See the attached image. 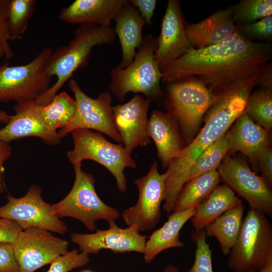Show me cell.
<instances>
[{
	"label": "cell",
	"mask_w": 272,
	"mask_h": 272,
	"mask_svg": "<svg viewBox=\"0 0 272 272\" xmlns=\"http://www.w3.org/2000/svg\"><path fill=\"white\" fill-rule=\"evenodd\" d=\"M272 58L271 43L248 41L237 31L218 43L193 48L160 67L161 82L193 76L216 97L232 84L261 71Z\"/></svg>",
	"instance_id": "1"
},
{
	"label": "cell",
	"mask_w": 272,
	"mask_h": 272,
	"mask_svg": "<svg viewBox=\"0 0 272 272\" xmlns=\"http://www.w3.org/2000/svg\"><path fill=\"white\" fill-rule=\"evenodd\" d=\"M261 72L238 81L215 97L203 117L200 131L170 163L165 176L164 211H173L179 193L189 172L200 155L228 131L237 118L245 112L247 99L257 85Z\"/></svg>",
	"instance_id": "2"
},
{
	"label": "cell",
	"mask_w": 272,
	"mask_h": 272,
	"mask_svg": "<svg viewBox=\"0 0 272 272\" xmlns=\"http://www.w3.org/2000/svg\"><path fill=\"white\" fill-rule=\"evenodd\" d=\"M116 37L114 29L110 26L80 25L66 45L53 51L47 61L46 71L52 78L55 76L56 81L35 102L41 106L48 104L74 73L87 64L94 47L111 44Z\"/></svg>",
	"instance_id": "3"
},
{
	"label": "cell",
	"mask_w": 272,
	"mask_h": 272,
	"mask_svg": "<svg viewBox=\"0 0 272 272\" xmlns=\"http://www.w3.org/2000/svg\"><path fill=\"white\" fill-rule=\"evenodd\" d=\"M157 46V37L146 35L133 61L125 68L117 66L110 71L109 89L119 102L129 92L143 94L151 101L162 98V73L154 58Z\"/></svg>",
	"instance_id": "4"
},
{
	"label": "cell",
	"mask_w": 272,
	"mask_h": 272,
	"mask_svg": "<svg viewBox=\"0 0 272 272\" xmlns=\"http://www.w3.org/2000/svg\"><path fill=\"white\" fill-rule=\"evenodd\" d=\"M214 98L212 91L193 76L168 83L165 107L176 121L187 142L196 135Z\"/></svg>",
	"instance_id": "5"
},
{
	"label": "cell",
	"mask_w": 272,
	"mask_h": 272,
	"mask_svg": "<svg viewBox=\"0 0 272 272\" xmlns=\"http://www.w3.org/2000/svg\"><path fill=\"white\" fill-rule=\"evenodd\" d=\"M229 254L228 267L237 272L259 271L272 261V226L265 214L247 212Z\"/></svg>",
	"instance_id": "6"
},
{
	"label": "cell",
	"mask_w": 272,
	"mask_h": 272,
	"mask_svg": "<svg viewBox=\"0 0 272 272\" xmlns=\"http://www.w3.org/2000/svg\"><path fill=\"white\" fill-rule=\"evenodd\" d=\"M75 179L67 195L51 205L52 214L58 218L71 217L83 223L90 231L97 230L99 220L108 222L119 218V211L104 202L98 195L93 175L83 171L81 163L74 165Z\"/></svg>",
	"instance_id": "7"
},
{
	"label": "cell",
	"mask_w": 272,
	"mask_h": 272,
	"mask_svg": "<svg viewBox=\"0 0 272 272\" xmlns=\"http://www.w3.org/2000/svg\"><path fill=\"white\" fill-rule=\"evenodd\" d=\"M71 133L74 148L66 157L72 164L86 160L96 162L113 175L119 190L124 192L127 187L124 170L126 167L135 168L137 164L123 144H113L101 133L88 129H76Z\"/></svg>",
	"instance_id": "8"
},
{
	"label": "cell",
	"mask_w": 272,
	"mask_h": 272,
	"mask_svg": "<svg viewBox=\"0 0 272 272\" xmlns=\"http://www.w3.org/2000/svg\"><path fill=\"white\" fill-rule=\"evenodd\" d=\"M52 52L51 47H46L26 64H0V102L34 101L46 92L52 78L46 65Z\"/></svg>",
	"instance_id": "9"
},
{
	"label": "cell",
	"mask_w": 272,
	"mask_h": 272,
	"mask_svg": "<svg viewBox=\"0 0 272 272\" xmlns=\"http://www.w3.org/2000/svg\"><path fill=\"white\" fill-rule=\"evenodd\" d=\"M69 87L75 96L76 111L73 120L58 132L62 139L78 129L95 130L108 135L118 143L121 137L114 123L112 97L109 92L101 93L96 98L86 94L76 80L71 79Z\"/></svg>",
	"instance_id": "10"
},
{
	"label": "cell",
	"mask_w": 272,
	"mask_h": 272,
	"mask_svg": "<svg viewBox=\"0 0 272 272\" xmlns=\"http://www.w3.org/2000/svg\"><path fill=\"white\" fill-rule=\"evenodd\" d=\"M217 170L220 180L244 198L251 209L271 217V188L245 161L226 155Z\"/></svg>",
	"instance_id": "11"
},
{
	"label": "cell",
	"mask_w": 272,
	"mask_h": 272,
	"mask_svg": "<svg viewBox=\"0 0 272 272\" xmlns=\"http://www.w3.org/2000/svg\"><path fill=\"white\" fill-rule=\"evenodd\" d=\"M158 166L157 162L153 163L145 176L134 180L139 191L138 201L121 214L125 223L128 227H134L139 232L153 229L161 218L165 176L159 173Z\"/></svg>",
	"instance_id": "12"
},
{
	"label": "cell",
	"mask_w": 272,
	"mask_h": 272,
	"mask_svg": "<svg viewBox=\"0 0 272 272\" xmlns=\"http://www.w3.org/2000/svg\"><path fill=\"white\" fill-rule=\"evenodd\" d=\"M8 202L0 207V217L15 221L23 230L37 227L63 234L67 231L65 223L51 213V205L42 197V189L36 185L30 186L23 197L11 194Z\"/></svg>",
	"instance_id": "13"
},
{
	"label": "cell",
	"mask_w": 272,
	"mask_h": 272,
	"mask_svg": "<svg viewBox=\"0 0 272 272\" xmlns=\"http://www.w3.org/2000/svg\"><path fill=\"white\" fill-rule=\"evenodd\" d=\"M13 246L20 272H34L66 253L69 242L49 231L31 227L21 232Z\"/></svg>",
	"instance_id": "14"
},
{
	"label": "cell",
	"mask_w": 272,
	"mask_h": 272,
	"mask_svg": "<svg viewBox=\"0 0 272 272\" xmlns=\"http://www.w3.org/2000/svg\"><path fill=\"white\" fill-rule=\"evenodd\" d=\"M109 228L97 230L94 233H72V241L79 245L80 250L87 254H97L102 249L114 253L137 252L144 253L147 237L139 233L133 226L121 228L115 221L108 222Z\"/></svg>",
	"instance_id": "15"
},
{
	"label": "cell",
	"mask_w": 272,
	"mask_h": 272,
	"mask_svg": "<svg viewBox=\"0 0 272 272\" xmlns=\"http://www.w3.org/2000/svg\"><path fill=\"white\" fill-rule=\"evenodd\" d=\"M185 22L180 2L169 0L154 53L159 67L193 48L185 32Z\"/></svg>",
	"instance_id": "16"
},
{
	"label": "cell",
	"mask_w": 272,
	"mask_h": 272,
	"mask_svg": "<svg viewBox=\"0 0 272 272\" xmlns=\"http://www.w3.org/2000/svg\"><path fill=\"white\" fill-rule=\"evenodd\" d=\"M151 101L135 94L127 102L112 106L113 118L127 151L150 143L147 132L148 112Z\"/></svg>",
	"instance_id": "17"
},
{
	"label": "cell",
	"mask_w": 272,
	"mask_h": 272,
	"mask_svg": "<svg viewBox=\"0 0 272 272\" xmlns=\"http://www.w3.org/2000/svg\"><path fill=\"white\" fill-rule=\"evenodd\" d=\"M40 106L35 100L16 103L15 114L0 129V141L9 143L22 138L35 137L49 146L59 144L61 138L57 131L44 123L40 115Z\"/></svg>",
	"instance_id": "18"
},
{
	"label": "cell",
	"mask_w": 272,
	"mask_h": 272,
	"mask_svg": "<svg viewBox=\"0 0 272 272\" xmlns=\"http://www.w3.org/2000/svg\"><path fill=\"white\" fill-rule=\"evenodd\" d=\"M128 0H76L61 9L59 19L70 24L110 26Z\"/></svg>",
	"instance_id": "19"
},
{
	"label": "cell",
	"mask_w": 272,
	"mask_h": 272,
	"mask_svg": "<svg viewBox=\"0 0 272 272\" xmlns=\"http://www.w3.org/2000/svg\"><path fill=\"white\" fill-rule=\"evenodd\" d=\"M186 35L194 49L216 44L237 32L232 6L217 10L196 23L185 22Z\"/></svg>",
	"instance_id": "20"
},
{
	"label": "cell",
	"mask_w": 272,
	"mask_h": 272,
	"mask_svg": "<svg viewBox=\"0 0 272 272\" xmlns=\"http://www.w3.org/2000/svg\"><path fill=\"white\" fill-rule=\"evenodd\" d=\"M231 127L226 132L229 151L243 153L257 169L259 152L263 148L270 146V132L255 123L245 112Z\"/></svg>",
	"instance_id": "21"
},
{
	"label": "cell",
	"mask_w": 272,
	"mask_h": 272,
	"mask_svg": "<svg viewBox=\"0 0 272 272\" xmlns=\"http://www.w3.org/2000/svg\"><path fill=\"white\" fill-rule=\"evenodd\" d=\"M147 132L156 145L163 167L167 168L184 148L176 121L168 113L154 110L148 119Z\"/></svg>",
	"instance_id": "22"
},
{
	"label": "cell",
	"mask_w": 272,
	"mask_h": 272,
	"mask_svg": "<svg viewBox=\"0 0 272 272\" xmlns=\"http://www.w3.org/2000/svg\"><path fill=\"white\" fill-rule=\"evenodd\" d=\"M114 20V31L122 51V59L117 66L123 69L133 61L136 49L143 42L142 30L146 22L138 11L128 2L119 11Z\"/></svg>",
	"instance_id": "23"
},
{
	"label": "cell",
	"mask_w": 272,
	"mask_h": 272,
	"mask_svg": "<svg viewBox=\"0 0 272 272\" xmlns=\"http://www.w3.org/2000/svg\"><path fill=\"white\" fill-rule=\"evenodd\" d=\"M197 207L173 212L159 229L154 231L146 241L144 259L147 263L152 261L162 251L171 248L181 247L179 233L185 224L194 215Z\"/></svg>",
	"instance_id": "24"
},
{
	"label": "cell",
	"mask_w": 272,
	"mask_h": 272,
	"mask_svg": "<svg viewBox=\"0 0 272 272\" xmlns=\"http://www.w3.org/2000/svg\"><path fill=\"white\" fill-rule=\"evenodd\" d=\"M242 202L225 184L218 185L197 207L190 219L195 230L204 229L229 209Z\"/></svg>",
	"instance_id": "25"
},
{
	"label": "cell",
	"mask_w": 272,
	"mask_h": 272,
	"mask_svg": "<svg viewBox=\"0 0 272 272\" xmlns=\"http://www.w3.org/2000/svg\"><path fill=\"white\" fill-rule=\"evenodd\" d=\"M242 202L229 209L205 229L206 236L218 241L223 254L228 255L236 243L242 223Z\"/></svg>",
	"instance_id": "26"
},
{
	"label": "cell",
	"mask_w": 272,
	"mask_h": 272,
	"mask_svg": "<svg viewBox=\"0 0 272 272\" xmlns=\"http://www.w3.org/2000/svg\"><path fill=\"white\" fill-rule=\"evenodd\" d=\"M220 178L217 169H213L186 182L181 189L173 212L197 207L219 185Z\"/></svg>",
	"instance_id": "27"
},
{
	"label": "cell",
	"mask_w": 272,
	"mask_h": 272,
	"mask_svg": "<svg viewBox=\"0 0 272 272\" xmlns=\"http://www.w3.org/2000/svg\"><path fill=\"white\" fill-rule=\"evenodd\" d=\"M76 111V104L65 92L56 94L47 104L40 106V115L44 123L51 129L67 125L73 119Z\"/></svg>",
	"instance_id": "28"
},
{
	"label": "cell",
	"mask_w": 272,
	"mask_h": 272,
	"mask_svg": "<svg viewBox=\"0 0 272 272\" xmlns=\"http://www.w3.org/2000/svg\"><path fill=\"white\" fill-rule=\"evenodd\" d=\"M245 112L257 124L270 132L272 128V90L260 88L251 93Z\"/></svg>",
	"instance_id": "29"
},
{
	"label": "cell",
	"mask_w": 272,
	"mask_h": 272,
	"mask_svg": "<svg viewBox=\"0 0 272 272\" xmlns=\"http://www.w3.org/2000/svg\"><path fill=\"white\" fill-rule=\"evenodd\" d=\"M35 8L34 0H9L7 21L10 40L21 38Z\"/></svg>",
	"instance_id": "30"
},
{
	"label": "cell",
	"mask_w": 272,
	"mask_h": 272,
	"mask_svg": "<svg viewBox=\"0 0 272 272\" xmlns=\"http://www.w3.org/2000/svg\"><path fill=\"white\" fill-rule=\"evenodd\" d=\"M229 151V141L226 133L200 155L192 167L186 182L211 170L217 169Z\"/></svg>",
	"instance_id": "31"
},
{
	"label": "cell",
	"mask_w": 272,
	"mask_h": 272,
	"mask_svg": "<svg viewBox=\"0 0 272 272\" xmlns=\"http://www.w3.org/2000/svg\"><path fill=\"white\" fill-rule=\"evenodd\" d=\"M232 8L235 25H245L272 15V1L243 0Z\"/></svg>",
	"instance_id": "32"
},
{
	"label": "cell",
	"mask_w": 272,
	"mask_h": 272,
	"mask_svg": "<svg viewBox=\"0 0 272 272\" xmlns=\"http://www.w3.org/2000/svg\"><path fill=\"white\" fill-rule=\"evenodd\" d=\"M204 229L195 230L191 235V239L196 244L194 262L186 272H213L212 250L207 242Z\"/></svg>",
	"instance_id": "33"
},
{
	"label": "cell",
	"mask_w": 272,
	"mask_h": 272,
	"mask_svg": "<svg viewBox=\"0 0 272 272\" xmlns=\"http://www.w3.org/2000/svg\"><path fill=\"white\" fill-rule=\"evenodd\" d=\"M236 27L238 34L248 41L270 43L272 40V15L251 24Z\"/></svg>",
	"instance_id": "34"
},
{
	"label": "cell",
	"mask_w": 272,
	"mask_h": 272,
	"mask_svg": "<svg viewBox=\"0 0 272 272\" xmlns=\"http://www.w3.org/2000/svg\"><path fill=\"white\" fill-rule=\"evenodd\" d=\"M74 249L56 258L47 272H69L72 269L84 266L90 260L89 254Z\"/></svg>",
	"instance_id": "35"
},
{
	"label": "cell",
	"mask_w": 272,
	"mask_h": 272,
	"mask_svg": "<svg viewBox=\"0 0 272 272\" xmlns=\"http://www.w3.org/2000/svg\"><path fill=\"white\" fill-rule=\"evenodd\" d=\"M9 0H0V53L6 59L14 56V53L9 44L7 27V15Z\"/></svg>",
	"instance_id": "36"
},
{
	"label": "cell",
	"mask_w": 272,
	"mask_h": 272,
	"mask_svg": "<svg viewBox=\"0 0 272 272\" xmlns=\"http://www.w3.org/2000/svg\"><path fill=\"white\" fill-rule=\"evenodd\" d=\"M0 272H20L13 244L0 243Z\"/></svg>",
	"instance_id": "37"
},
{
	"label": "cell",
	"mask_w": 272,
	"mask_h": 272,
	"mask_svg": "<svg viewBox=\"0 0 272 272\" xmlns=\"http://www.w3.org/2000/svg\"><path fill=\"white\" fill-rule=\"evenodd\" d=\"M258 167L261 171V178L265 183L272 187V151L270 146L263 148L257 158Z\"/></svg>",
	"instance_id": "38"
},
{
	"label": "cell",
	"mask_w": 272,
	"mask_h": 272,
	"mask_svg": "<svg viewBox=\"0 0 272 272\" xmlns=\"http://www.w3.org/2000/svg\"><path fill=\"white\" fill-rule=\"evenodd\" d=\"M22 230L15 221L0 217V243H14Z\"/></svg>",
	"instance_id": "39"
},
{
	"label": "cell",
	"mask_w": 272,
	"mask_h": 272,
	"mask_svg": "<svg viewBox=\"0 0 272 272\" xmlns=\"http://www.w3.org/2000/svg\"><path fill=\"white\" fill-rule=\"evenodd\" d=\"M157 1L156 0H128L139 12L146 24L150 26Z\"/></svg>",
	"instance_id": "40"
},
{
	"label": "cell",
	"mask_w": 272,
	"mask_h": 272,
	"mask_svg": "<svg viewBox=\"0 0 272 272\" xmlns=\"http://www.w3.org/2000/svg\"><path fill=\"white\" fill-rule=\"evenodd\" d=\"M12 149L9 143L0 141V194L5 191L4 164L11 156Z\"/></svg>",
	"instance_id": "41"
},
{
	"label": "cell",
	"mask_w": 272,
	"mask_h": 272,
	"mask_svg": "<svg viewBox=\"0 0 272 272\" xmlns=\"http://www.w3.org/2000/svg\"><path fill=\"white\" fill-rule=\"evenodd\" d=\"M257 85H260V88L272 90V63L268 62L262 70Z\"/></svg>",
	"instance_id": "42"
},
{
	"label": "cell",
	"mask_w": 272,
	"mask_h": 272,
	"mask_svg": "<svg viewBox=\"0 0 272 272\" xmlns=\"http://www.w3.org/2000/svg\"><path fill=\"white\" fill-rule=\"evenodd\" d=\"M11 115H9L6 111L0 110V122L7 123L11 119Z\"/></svg>",
	"instance_id": "43"
},
{
	"label": "cell",
	"mask_w": 272,
	"mask_h": 272,
	"mask_svg": "<svg viewBox=\"0 0 272 272\" xmlns=\"http://www.w3.org/2000/svg\"><path fill=\"white\" fill-rule=\"evenodd\" d=\"M163 272H179V270L177 267L173 265L168 264L165 267Z\"/></svg>",
	"instance_id": "44"
},
{
	"label": "cell",
	"mask_w": 272,
	"mask_h": 272,
	"mask_svg": "<svg viewBox=\"0 0 272 272\" xmlns=\"http://www.w3.org/2000/svg\"><path fill=\"white\" fill-rule=\"evenodd\" d=\"M260 272H272V261L267 262L259 270Z\"/></svg>",
	"instance_id": "45"
},
{
	"label": "cell",
	"mask_w": 272,
	"mask_h": 272,
	"mask_svg": "<svg viewBox=\"0 0 272 272\" xmlns=\"http://www.w3.org/2000/svg\"><path fill=\"white\" fill-rule=\"evenodd\" d=\"M230 272H237V271H231ZM244 272H260V271H244Z\"/></svg>",
	"instance_id": "46"
},
{
	"label": "cell",
	"mask_w": 272,
	"mask_h": 272,
	"mask_svg": "<svg viewBox=\"0 0 272 272\" xmlns=\"http://www.w3.org/2000/svg\"><path fill=\"white\" fill-rule=\"evenodd\" d=\"M81 272H93L92 271L89 270H85L84 271H82Z\"/></svg>",
	"instance_id": "47"
},
{
	"label": "cell",
	"mask_w": 272,
	"mask_h": 272,
	"mask_svg": "<svg viewBox=\"0 0 272 272\" xmlns=\"http://www.w3.org/2000/svg\"><path fill=\"white\" fill-rule=\"evenodd\" d=\"M2 57H4L3 55L0 53V58Z\"/></svg>",
	"instance_id": "48"
}]
</instances>
